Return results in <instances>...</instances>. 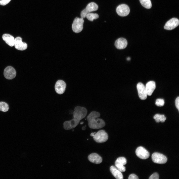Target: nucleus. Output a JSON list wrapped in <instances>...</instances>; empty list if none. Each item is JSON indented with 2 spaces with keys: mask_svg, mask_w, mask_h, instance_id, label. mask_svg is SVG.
Wrapping results in <instances>:
<instances>
[{
  "mask_svg": "<svg viewBox=\"0 0 179 179\" xmlns=\"http://www.w3.org/2000/svg\"><path fill=\"white\" fill-rule=\"evenodd\" d=\"M87 113V110L84 107L80 106L76 107L73 113V118L64 123V128L68 130L76 127L78 125L80 121L86 117Z\"/></svg>",
  "mask_w": 179,
  "mask_h": 179,
  "instance_id": "1",
  "label": "nucleus"
},
{
  "mask_svg": "<svg viewBox=\"0 0 179 179\" xmlns=\"http://www.w3.org/2000/svg\"><path fill=\"white\" fill-rule=\"evenodd\" d=\"M100 116V113L96 111H92L88 115L87 119L90 128L98 129L105 126V124L104 121L102 119L98 118Z\"/></svg>",
  "mask_w": 179,
  "mask_h": 179,
  "instance_id": "2",
  "label": "nucleus"
},
{
  "mask_svg": "<svg viewBox=\"0 0 179 179\" xmlns=\"http://www.w3.org/2000/svg\"><path fill=\"white\" fill-rule=\"evenodd\" d=\"M93 137L94 140L96 142L99 143L105 142L108 139V134L103 130L99 131L95 133Z\"/></svg>",
  "mask_w": 179,
  "mask_h": 179,
  "instance_id": "3",
  "label": "nucleus"
},
{
  "mask_svg": "<svg viewBox=\"0 0 179 179\" xmlns=\"http://www.w3.org/2000/svg\"><path fill=\"white\" fill-rule=\"evenodd\" d=\"M84 20L82 18L77 17L74 19L72 25L73 31L76 33H78L82 31L83 28Z\"/></svg>",
  "mask_w": 179,
  "mask_h": 179,
  "instance_id": "4",
  "label": "nucleus"
},
{
  "mask_svg": "<svg viewBox=\"0 0 179 179\" xmlns=\"http://www.w3.org/2000/svg\"><path fill=\"white\" fill-rule=\"evenodd\" d=\"M98 8V5L95 3L91 2L89 3L86 8L81 13V16L83 18L86 17L87 14L90 12L97 10Z\"/></svg>",
  "mask_w": 179,
  "mask_h": 179,
  "instance_id": "5",
  "label": "nucleus"
},
{
  "mask_svg": "<svg viewBox=\"0 0 179 179\" xmlns=\"http://www.w3.org/2000/svg\"><path fill=\"white\" fill-rule=\"evenodd\" d=\"M152 161L155 163L159 164H164L167 161V157L162 154L158 152H154L152 155Z\"/></svg>",
  "mask_w": 179,
  "mask_h": 179,
  "instance_id": "6",
  "label": "nucleus"
},
{
  "mask_svg": "<svg viewBox=\"0 0 179 179\" xmlns=\"http://www.w3.org/2000/svg\"><path fill=\"white\" fill-rule=\"evenodd\" d=\"M117 14L121 16H125L128 15L130 12L129 7L127 5L122 4L119 5L116 9Z\"/></svg>",
  "mask_w": 179,
  "mask_h": 179,
  "instance_id": "7",
  "label": "nucleus"
},
{
  "mask_svg": "<svg viewBox=\"0 0 179 179\" xmlns=\"http://www.w3.org/2000/svg\"><path fill=\"white\" fill-rule=\"evenodd\" d=\"M135 153L138 157L143 159L148 158L150 155L149 152L142 146L136 148L135 150Z\"/></svg>",
  "mask_w": 179,
  "mask_h": 179,
  "instance_id": "8",
  "label": "nucleus"
},
{
  "mask_svg": "<svg viewBox=\"0 0 179 179\" xmlns=\"http://www.w3.org/2000/svg\"><path fill=\"white\" fill-rule=\"evenodd\" d=\"M127 163V160L125 158L123 157L118 158L116 161L115 165L116 168L121 172L126 171V168L124 165Z\"/></svg>",
  "mask_w": 179,
  "mask_h": 179,
  "instance_id": "9",
  "label": "nucleus"
},
{
  "mask_svg": "<svg viewBox=\"0 0 179 179\" xmlns=\"http://www.w3.org/2000/svg\"><path fill=\"white\" fill-rule=\"evenodd\" d=\"M3 74L6 78L8 79H12L15 77L16 72L15 69L13 67L8 66L4 69Z\"/></svg>",
  "mask_w": 179,
  "mask_h": 179,
  "instance_id": "10",
  "label": "nucleus"
},
{
  "mask_svg": "<svg viewBox=\"0 0 179 179\" xmlns=\"http://www.w3.org/2000/svg\"><path fill=\"white\" fill-rule=\"evenodd\" d=\"M139 98L141 100H145L147 97V94L145 88L142 83H138L136 86Z\"/></svg>",
  "mask_w": 179,
  "mask_h": 179,
  "instance_id": "11",
  "label": "nucleus"
},
{
  "mask_svg": "<svg viewBox=\"0 0 179 179\" xmlns=\"http://www.w3.org/2000/svg\"><path fill=\"white\" fill-rule=\"evenodd\" d=\"M66 86V84L64 81L58 80L56 82L55 86V91L58 94H62L65 92Z\"/></svg>",
  "mask_w": 179,
  "mask_h": 179,
  "instance_id": "12",
  "label": "nucleus"
},
{
  "mask_svg": "<svg viewBox=\"0 0 179 179\" xmlns=\"http://www.w3.org/2000/svg\"><path fill=\"white\" fill-rule=\"evenodd\" d=\"M179 24V21L178 19L176 18H173L166 23L164 26V28L167 30H171L177 27Z\"/></svg>",
  "mask_w": 179,
  "mask_h": 179,
  "instance_id": "13",
  "label": "nucleus"
},
{
  "mask_svg": "<svg viewBox=\"0 0 179 179\" xmlns=\"http://www.w3.org/2000/svg\"><path fill=\"white\" fill-rule=\"evenodd\" d=\"M14 45L16 49L20 50H25L27 47L26 43L22 42L21 38L20 37H17L15 39Z\"/></svg>",
  "mask_w": 179,
  "mask_h": 179,
  "instance_id": "14",
  "label": "nucleus"
},
{
  "mask_svg": "<svg viewBox=\"0 0 179 179\" xmlns=\"http://www.w3.org/2000/svg\"><path fill=\"white\" fill-rule=\"evenodd\" d=\"M127 45L128 43L126 39L123 38L118 39L115 43V47L119 49L125 48L127 46Z\"/></svg>",
  "mask_w": 179,
  "mask_h": 179,
  "instance_id": "15",
  "label": "nucleus"
},
{
  "mask_svg": "<svg viewBox=\"0 0 179 179\" xmlns=\"http://www.w3.org/2000/svg\"><path fill=\"white\" fill-rule=\"evenodd\" d=\"M88 158L90 162L96 164L100 163L102 160V157L98 154L95 153L90 154L89 155Z\"/></svg>",
  "mask_w": 179,
  "mask_h": 179,
  "instance_id": "16",
  "label": "nucleus"
},
{
  "mask_svg": "<svg viewBox=\"0 0 179 179\" xmlns=\"http://www.w3.org/2000/svg\"><path fill=\"white\" fill-rule=\"evenodd\" d=\"M145 88L147 95L150 96L156 88L155 83L152 81H149L146 84Z\"/></svg>",
  "mask_w": 179,
  "mask_h": 179,
  "instance_id": "17",
  "label": "nucleus"
},
{
  "mask_svg": "<svg viewBox=\"0 0 179 179\" xmlns=\"http://www.w3.org/2000/svg\"><path fill=\"white\" fill-rule=\"evenodd\" d=\"M2 38L6 43L10 46H13L14 45L15 39L12 35L5 34L2 35Z\"/></svg>",
  "mask_w": 179,
  "mask_h": 179,
  "instance_id": "18",
  "label": "nucleus"
},
{
  "mask_svg": "<svg viewBox=\"0 0 179 179\" xmlns=\"http://www.w3.org/2000/svg\"><path fill=\"white\" fill-rule=\"evenodd\" d=\"M110 171L114 176L117 179H123V175L121 172L113 166L110 167Z\"/></svg>",
  "mask_w": 179,
  "mask_h": 179,
  "instance_id": "19",
  "label": "nucleus"
},
{
  "mask_svg": "<svg viewBox=\"0 0 179 179\" xmlns=\"http://www.w3.org/2000/svg\"><path fill=\"white\" fill-rule=\"evenodd\" d=\"M153 118L157 123H159L160 122H164L166 119V118L164 115L158 114L155 115L153 117Z\"/></svg>",
  "mask_w": 179,
  "mask_h": 179,
  "instance_id": "20",
  "label": "nucleus"
},
{
  "mask_svg": "<svg viewBox=\"0 0 179 179\" xmlns=\"http://www.w3.org/2000/svg\"><path fill=\"white\" fill-rule=\"evenodd\" d=\"M142 5L145 8L149 9L152 7V4L150 0H139Z\"/></svg>",
  "mask_w": 179,
  "mask_h": 179,
  "instance_id": "21",
  "label": "nucleus"
},
{
  "mask_svg": "<svg viewBox=\"0 0 179 179\" xmlns=\"http://www.w3.org/2000/svg\"><path fill=\"white\" fill-rule=\"evenodd\" d=\"M86 17L89 20L92 21L94 19H96L99 17V15L97 14L89 13L87 14Z\"/></svg>",
  "mask_w": 179,
  "mask_h": 179,
  "instance_id": "22",
  "label": "nucleus"
},
{
  "mask_svg": "<svg viewBox=\"0 0 179 179\" xmlns=\"http://www.w3.org/2000/svg\"><path fill=\"white\" fill-rule=\"evenodd\" d=\"M8 104L6 103L1 101L0 102V111L3 112H6L9 109Z\"/></svg>",
  "mask_w": 179,
  "mask_h": 179,
  "instance_id": "23",
  "label": "nucleus"
},
{
  "mask_svg": "<svg viewBox=\"0 0 179 179\" xmlns=\"http://www.w3.org/2000/svg\"><path fill=\"white\" fill-rule=\"evenodd\" d=\"M164 103V101L163 99H158L156 101L155 104L157 106L160 107L163 106Z\"/></svg>",
  "mask_w": 179,
  "mask_h": 179,
  "instance_id": "24",
  "label": "nucleus"
},
{
  "mask_svg": "<svg viewBox=\"0 0 179 179\" xmlns=\"http://www.w3.org/2000/svg\"><path fill=\"white\" fill-rule=\"evenodd\" d=\"M159 179V175L156 173H154L152 174L149 178V179Z\"/></svg>",
  "mask_w": 179,
  "mask_h": 179,
  "instance_id": "25",
  "label": "nucleus"
},
{
  "mask_svg": "<svg viewBox=\"0 0 179 179\" xmlns=\"http://www.w3.org/2000/svg\"><path fill=\"white\" fill-rule=\"evenodd\" d=\"M11 0H0V5H5L8 4Z\"/></svg>",
  "mask_w": 179,
  "mask_h": 179,
  "instance_id": "26",
  "label": "nucleus"
},
{
  "mask_svg": "<svg viewBox=\"0 0 179 179\" xmlns=\"http://www.w3.org/2000/svg\"><path fill=\"white\" fill-rule=\"evenodd\" d=\"M175 105L179 111V97H177L175 100Z\"/></svg>",
  "mask_w": 179,
  "mask_h": 179,
  "instance_id": "27",
  "label": "nucleus"
},
{
  "mask_svg": "<svg viewBox=\"0 0 179 179\" xmlns=\"http://www.w3.org/2000/svg\"><path fill=\"white\" fill-rule=\"evenodd\" d=\"M129 179H138V177L134 174H131L129 177Z\"/></svg>",
  "mask_w": 179,
  "mask_h": 179,
  "instance_id": "28",
  "label": "nucleus"
},
{
  "mask_svg": "<svg viewBox=\"0 0 179 179\" xmlns=\"http://www.w3.org/2000/svg\"><path fill=\"white\" fill-rule=\"evenodd\" d=\"M95 133H92L91 134H90V135L91 136H93L95 134Z\"/></svg>",
  "mask_w": 179,
  "mask_h": 179,
  "instance_id": "29",
  "label": "nucleus"
},
{
  "mask_svg": "<svg viewBox=\"0 0 179 179\" xmlns=\"http://www.w3.org/2000/svg\"><path fill=\"white\" fill-rule=\"evenodd\" d=\"M130 59V58L129 57H128L127 58V60H129Z\"/></svg>",
  "mask_w": 179,
  "mask_h": 179,
  "instance_id": "30",
  "label": "nucleus"
},
{
  "mask_svg": "<svg viewBox=\"0 0 179 179\" xmlns=\"http://www.w3.org/2000/svg\"><path fill=\"white\" fill-rule=\"evenodd\" d=\"M85 129V127H83V128H82V129L83 130H84Z\"/></svg>",
  "mask_w": 179,
  "mask_h": 179,
  "instance_id": "31",
  "label": "nucleus"
},
{
  "mask_svg": "<svg viewBox=\"0 0 179 179\" xmlns=\"http://www.w3.org/2000/svg\"><path fill=\"white\" fill-rule=\"evenodd\" d=\"M83 123V122H81L80 123L81 124H82Z\"/></svg>",
  "mask_w": 179,
  "mask_h": 179,
  "instance_id": "32",
  "label": "nucleus"
}]
</instances>
